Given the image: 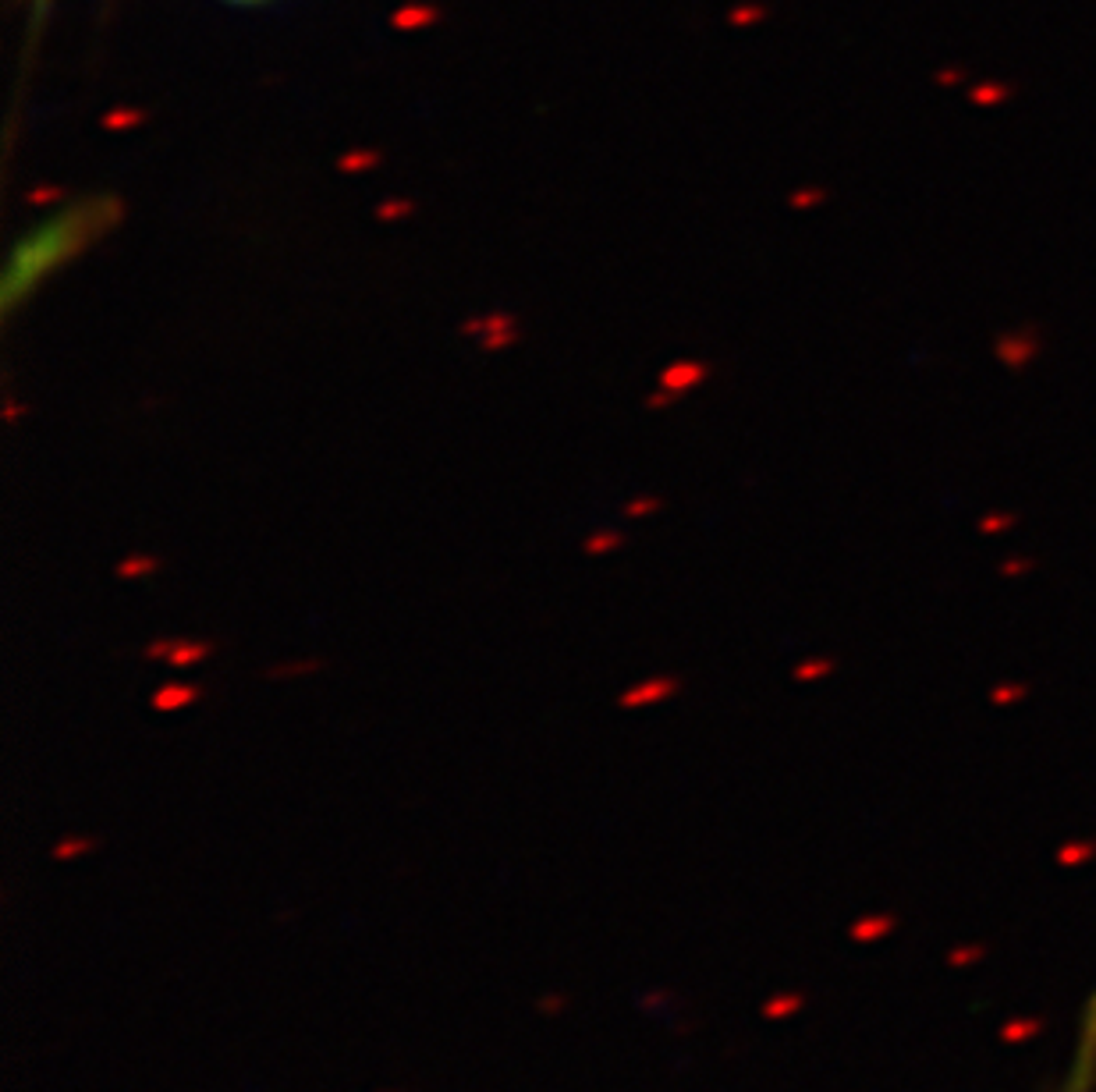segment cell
<instances>
[{
  "mask_svg": "<svg viewBox=\"0 0 1096 1092\" xmlns=\"http://www.w3.org/2000/svg\"><path fill=\"white\" fill-rule=\"evenodd\" d=\"M1093 1085H1096V993L1089 996V1003H1086L1079 1043H1075L1068 1075H1064L1057 1092H1093Z\"/></svg>",
  "mask_w": 1096,
  "mask_h": 1092,
  "instance_id": "cell-1",
  "label": "cell"
}]
</instances>
